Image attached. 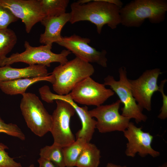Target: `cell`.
Instances as JSON below:
<instances>
[{
    "label": "cell",
    "instance_id": "30",
    "mask_svg": "<svg viewBox=\"0 0 167 167\" xmlns=\"http://www.w3.org/2000/svg\"><path fill=\"white\" fill-rule=\"evenodd\" d=\"M28 167H34V165L33 164H32L30 165Z\"/></svg>",
    "mask_w": 167,
    "mask_h": 167
},
{
    "label": "cell",
    "instance_id": "25",
    "mask_svg": "<svg viewBox=\"0 0 167 167\" xmlns=\"http://www.w3.org/2000/svg\"><path fill=\"white\" fill-rule=\"evenodd\" d=\"M18 19L9 9L0 4V29L7 28L11 24Z\"/></svg>",
    "mask_w": 167,
    "mask_h": 167
},
{
    "label": "cell",
    "instance_id": "7",
    "mask_svg": "<svg viewBox=\"0 0 167 167\" xmlns=\"http://www.w3.org/2000/svg\"><path fill=\"white\" fill-rule=\"evenodd\" d=\"M55 101L57 106L52 115V122L50 132L54 139L53 143L63 148L76 140L70 127L71 118L75 111L68 102L60 99Z\"/></svg>",
    "mask_w": 167,
    "mask_h": 167
},
{
    "label": "cell",
    "instance_id": "16",
    "mask_svg": "<svg viewBox=\"0 0 167 167\" xmlns=\"http://www.w3.org/2000/svg\"><path fill=\"white\" fill-rule=\"evenodd\" d=\"M47 67L41 65H29L23 68H15L7 65L0 67V83L19 79L48 76Z\"/></svg>",
    "mask_w": 167,
    "mask_h": 167
},
{
    "label": "cell",
    "instance_id": "2",
    "mask_svg": "<svg viewBox=\"0 0 167 167\" xmlns=\"http://www.w3.org/2000/svg\"><path fill=\"white\" fill-rule=\"evenodd\" d=\"M167 11L166 0H135L120 8L121 24L138 28L147 19L152 24H159L164 20Z\"/></svg>",
    "mask_w": 167,
    "mask_h": 167
},
{
    "label": "cell",
    "instance_id": "17",
    "mask_svg": "<svg viewBox=\"0 0 167 167\" xmlns=\"http://www.w3.org/2000/svg\"><path fill=\"white\" fill-rule=\"evenodd\" d=\"M51 76L19 79L0 83V89L5 94L11 96L23 95L31 85L41 81L51 82Z\"/></svg>",
    "mask_w": 167,
    "mask_h": 167
},
{
    "label": "cell",
    "instance_id": "27",
    "mask_svg": "<svg viewBox=\"0 0 167 167\" xmlns=\"http://www.w3.org/2000/svg\"><path fill=\"white\" fill-rule=\"evenodd\" d=\"M39 164V167H60L51 161L40 157L37 160Z\"/></svg>",
    "mask_w": 167,
    "mask_h": 167
},
{
    "label": "cell",
    "instance_id": "1",
    "mask_svg": "<svg viewBox=\"0 0 167 167\" xmlns=\"http://www.w3.org/2000/svg\"><path fill=\"white\" fill-rule=\"evenodd\" d=\"M71 8V24L89 21L96 26L99 34L105 24L113 29L121 24L120 8L104 0H80L72 3Z\"/></svg>",
    "mask_w": 167,
    "mask_h": 167
},
{
    "label": "cell",
    "instance_id": "24",
    "mask_svg": "<svg viewBox=\"0 0 167 167\" xmlns=\"http://www.w3.org/2000/svg\"><path fill=\"white\" fill-rule=\"evenodd\" d=\"M8 148L4 144L0 143V167H22L20 163L15 161L5 151Z\"/></svg>",
    "mask_w": 167,
    "mask_h": 167
},
{
    "label": "cell",
    "instance_id": "28",
    "mask_svg": "<svg viewBox=\"0 0 167 167\" xmlns=\"http://www.w3.org/2000/svg\"><path fill=\"white\" fill-rule=\"evenodd\" d=\"M106 167H128L126 165L122 166L119 165H117L115 164L111 163H108L106 166Z\"/></svg>",
    "mask_w": 167,
    "mask_h": 167
},
{
    "label": "cell",
    "instance_id": "4",
    "mask_svg": "<svg viewBox=\"0 0 167 167\" xmlns=\"http://www.w3.org/2000/svg\"><path fill=\"white\" fill-rule=\"evenodd\" d=\"M25 50L21 53H13L9 57L0 60V67L10 65L15 63L24 62L29 65H41L49 67L53 62H59L63 64L68 61L67 56L71 52L64 49L59 54L51 51L52 46L47 45L33 47L25 41L24 43Z\"/></svg>",
    "mask_w": 167,
    "mask_h": 167
},
{
    "label": "cell",
    "instance_id": "15",
    "mask_svg": "<svg viewBox=\"0 0 167 167\" xmlns=\"http://www.w3.org/2000/svg\"><path fill=\"white\" fill-rule=\"evenodd\" d=\"M71 17L70 13H65L58 16L45 17L41 22L45 29L44 32L40 35V42L52 46L53 43L60 41L62 37V30L65 24L70 22Z\"/></svg>",
    "mask_w": 167,
    "mask_h": 167
},
{
    "label": "cell",
    "instance_id": "20",
    "mask_svg": "<svg viewBox=\"0 0 167 167\" xmlns=\"http://www.w3.org/2000/svg\"><path fill=\"white\" fill-rule=\"evenodd\" d=\"M45 17L58 16L65 13L68 0H38Z\"/></svg>",
    "mask_w": 167,
    "mask_h": 167
},
{
    "label": "cell",
    "instance_id": "8",
    "mask_svg": "<svg viewBox=\"0 0 167 167\" xmlns=\"http://www.w3.org/2000/svg\"><path fill=\"white\" fill-rule=\"evenodd\" d=\"M105 86L89 77L76 85L69 94L75 102L97 107L114 94L111 89L107 88Z\"/></svg>",
    "mask_w": 167,
    "mask_h": 167
},
{
    "label": "cell",
    "instance_id": "22",
    "mask_svg": "<svg viewBox=\"0 0 167 167\" xmlns=\"http://www.w3.org/2000/svg\"><path fill=\"white\" fill-rule=\"evenodd\" d=\"M17 41L15 32L8 28L0 29V60L12 49Z\"/></svg>",
    "mask_w": 167,
    "mask_h": 167
},
{
    "label": "cell",
    "instance_id": "5",
    "mask_svg": "<svg viewBox=\"0 0 167 167\" xmlns=\"http://www.w3.org/2000/svg\"><path fill=\"white\" fill-rule=\"evenodd\" d=\"M22 96L20 108L28 127L36 135L44 136L51 131L52 115L35 94L26 92Z\"/></svg>",
    "mask_w": 167,
    "mask_h": 167
},
{
    "label": "cell",
    "instance_id": "23",
    "mask_svg": "<svg viewBox=\"0 0 167 167\" xmlns=\"http://www.w3.org/2000/svg\"><path fill=\"white\" fill-rule=\"evenodd\" d=\"M3 133L24 140L25 135L18 126L12 123H6L0 117V133Z\"/></svg>",
    "mask_w": 167,
    "mask_h": 167
},
{
    "label": "cell",
    "instance_id": "13",
    "mask_svg": "<svg viewBox=\"0 0 167 167\" xmlns=\"http://www.w3.org/2000/svg\"><path fill=\"white\" fill-rule=\"evenodd\" d=\"M123 133L128 140L125 151L126 156L134 157L138 153L142 157L149 155L155 158L160 155V152L152 147L153 136L148 132L143 131L141 127H137L130 122Z\"/></svg>",
    "mask_w": 167,
    "mask_h": 167
},
{
    "label": "cell",
    "instance_id": "21",
    "mask_svg": "<svg viewBox=\"0 0 167 167\" xmlns=\"http://www.w3.org/2000/svg\"><path fill=\"white\" fill-rule=\"evenodd\" d=\"M39 155L42 157L54 162L60 167H65L63 148L53 143L45 146L40 150Z\"/></svg>",
    "mask_w": 167,
    "mask_h": 167
},
{
    "label": "cell",
    "instance_id": "14",
    "mask_svg": "<svg viewBox=\"0 0 167 167\" xmlns=\"http://www.w3.org/2000/svg\"><path fill=\"white\" fill-rule=\"evenodd\" d=\"M0 4L21 20L27 33L45 17L38 0H0Z\"/></svg>",
    "mask_w": 167,
    "mask_h": 167
},
{
    "label": "cell",
    "instance_id": "12",
    "mask_svg": "<svg viewBox=\"0 0 167 167\" xmlns=\"http://www.w3.org/2000/svg\"><path fill=\"white\" fill-rule=\"evenodd\" d=\"M40 96L42 100L48 103H52L57 99L66 101L70 103L74 108L82 124L81 129L76 134V139L83 138L87 142H90L96 128V121L91 116L87 106H79L71 99L69 94L60 95L53 93L47 86L42 88Z\"/></svg>",
    "mask_w": 167,
    "mask_h": 167
},
{
    "label": "cell",
    "instance_id": "10",
    "mask_svg": "<svg viewBox=\"0 0 167 167\" xmlns=\"http://www.w3.org/2000/svg\"><path fill=\"white\" fill-rule=\"evenodd\" d=\"M161 73L160 69L155 68L145 71L138 78L129 79L133 95L138 104L143 109L152 110V98L158 91V77Z\"/></svg>",
    "mask_w": 167,
    "mask_h": 167
},
{
    "label": "cell",
    "instance_id": "6",
    "mask_svg": "<svg viewBox=\"0 0 167 167\" xmlns=\"http://www.w3.org/2000/svg\"><path fill=\"white\" fill-rule=\"evenodd\" d=\"M118 71L119 80H116L113 76L109 75L104 78L103 84L110 87L123 104L121 109L122 116L134 119L137 123L146 121L147 117L143 113V109L138 104L133 95L126 68L122 66Z\"/></svg>",
    "mask_w": 167,
    "mask_h": 167
},
{
    "label": "cell",
    "instance_id": "18",
    "mask_svg": "<svg viewBox=\"0 0 167 167\" xmlns=\"http://www.w3.org/2000/svg\"><path fill=\"white\" fill-rule=\"evenodd\" d=\"M101 157L100 150L94 144L88 143L76 163L77 167H98Z\"/></svg>",
    "mask_w": 167,
    "mask_h": 167
},
{
    "label": "cell",
    "instance_id": "9",
    "mask_svg": "<svg viewBox=\"0 0 167 167\" xmlns=\"http://www.w3.org/2000/svg\"><path fill=\"white\" fill-rule=\"evenodd\" d=\"M121 103L118 100L111 104L101 105L89 110L91 116L97 119L96 128L100 132H123L127 128L130 119L120 114Z\"/></svg>",
    "mask_w": 167,
    "mask_h": 167
},
{
    "label": "cell",
    "instance_id": "29",
    "mask_svg": "<svg viewBox=\"0 0 167 167\" xmlns=\"http://www.w3.org/2000/svg\"><path fill=\"white\" fill-rule=\"evenodd\" d=\"M158 167H167V163L165 162L162 165L158 166Z\"/></svg>",
    "mask_w": 167,
    "mask_h": 167
},
{
    "label": "cell",
    "instance_id": "19",
    "mask_svg": "<svg viewBox=\"0 0 167 167\" xmlns=\"http://www.w3.org/2000/svg\"><path fill=\"white\" fill-rule=\"evenodd\" d=\"M88 143L84 139L79 138L70 145L63 148L66 166H75L78 157Z\"/></svg>",
    "mask_w": 167,
    "mask_h": 167
},
{
    "label": "cell",
    "instance_id": "3",
    "mask_svg": "<svg viewBox=\"0 0 167 167\" xmlns=\"http://www.w3.org/2000/svg\"><path fill=\"white\" fill-rule=\"evenodd\" d=\"M92 64L76 57L63 64L55 67L50 73V83L56 94H69L79 83L94 73Z\"/></svg>",
    "mask_w": 167,
    "mask_h": 167
},
{
    "label": "cell",
    "instance_id": "26",
    "mask_svg": "<svg viewBox=\"0 0 167 167\" xmlns=\"http://www.w3.org/2000/svg\"><path fill=\"white\" fill-rule=\"evenodd\" d=\"M167 82V79H165L161 81L159 86V90L161 94L162 98V105L160 109V113L158 116V118L164 120L167 118V96L164 92V87Z\"/></svg>",
    "mask_w": 167,
    "mask_h": 167
},
{
    "label": "cell",
    "instance_id": "11",
    "mask_svg": "<svg viewBox=\"0 0 167 167\" xmlns=\"http://www.w3.org/2000/svg\"><path fill=\"white\" fill-rule=\"evenodd\" d=\"M90 40L75 34L69 36H62L57 43L73 53L76 57L89 63H95L104 67L107 66V51L96 50L88 45Z\"/></svg>",
    "mask_w": 167,
    "mask_h": 167
}]
</instances>
